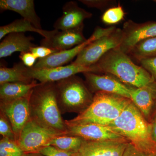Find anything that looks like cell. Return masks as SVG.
<instances>
[{"mask_svg":"<svg viewBox=\"0 0 156 156\" xmlns=\"http://www.w3.org/2000/svg\"><path fill=\"white\" fill-rule=\"evenodd\" d=\"M86 83L92 92H101L120 95L130 99L132 87H129L119 80L109 75H100L95 73H83Z\"/></svg>","mask_w":156,"mask_h":156,"instance_id":"cell-12","label":"cell"},{"mask_svg":"<svg viewBox=\"0 0 156 156\" xmlns=\"http://www.w3.org/2000/svg\"><path fill=\"white\" fill-rule=\"evenodd\" d=\"M139 62L141 66L150 74L156 82V57L142 59Z\"/></svg>","mask_w":156,"mask_h":156,"instance_id":"cell-29","label":"cell"},{"mask_svg":"<svg viewBox=\"0 0 156 156\" xmlns=\"http://www.w3.org/2000/svg\"><path fill=\"white\" fill-rule=\"evenodd\" d=\"M125 12L120 5L107 9L103 13L101 20L105 24L112 25L116 24L124 19Z\"/></svg>","mask_w":156,"mask_h":156,"instance_id":"cell-26","label":"cell"},{"mask_svg":"<svg viewBox=\"0 0 156 156\" xmlns=\"http://www.w3.org/2000/svg\"><path fill=\"white\" fill-rule=\"evenodd\" d=\"M26 156H44L39 153H31L27 154Z\"/></svg>","mask_w":156,"mask_h":156,"instance_id":"cell-35","label":"cell"},{"mask_svg":"<svg viewBox=\"0 0 156 156\" xmlns=\"http://www.w3.org/2000/svg\"><path fill=\"white\" fill-rule=\"evenodd\" d=\"M19 58L23 64L27 67H34L37 58L30 51L20 53Z\"/></svg>","mask_w":156,"mask_h":156,"instance_id":"cell-32","label":"cell"},{"mask_svg":"<svg viewBox=\"0 0 156 156\" xmlns=\"http://www.w3.org/2000/svg\"><path fill=\"white\" fill-rule=\"evenodd\" d=\"M59 135L62 134L30 119L23 128L17 142L26 153H38Z\"/></svg>","mask_w":156,"mask_h":156,"instance_id":"cell-7","label":"cell"},{"mask_svg":"<svg viewBox=\"0 0 156 156\" xmlns=\"http://www.w3.org/2000/svg\"><path fill=\"white\" fill-rule=\"evenodd\" d=\"M122 30L123 32L122 41L118 48L128 55L138 42L144 39L156 37V22L149 21L137 23L129 20L124 23Z\"/></svg>","mask_w":156,"mask_h":156,"instance_id":"cell-11","label":"cell"},{"mask_svg":"<svg viewBox=\"0 0 156 156\" xmlns=\"http://www.w3.org/2000/svg\"><path fill=\"white\" fill-rule=\"evenodd\" d=\"M129 142L126 138L98 141L85 140L77 156H123Z\"/></svg>","mask_w":156,"mask_h":156,"instance_id":"cell-13","label":"cell"},{"mask_svg":"<svg viewBox=\"0 0 156 156\" xmlns=\"http://www.w3.org/2000/svg\"><path fill=\"white\" fill-rule=\"evenodd\" d=\"M154 2H156V1H154Z\"/></svg>","mask_w":156,"mask_h":156,"instance_id":"cell-37","label":"cell"},{"mask_svg":"<svg viewBox=\"0 0 156 156\" xmlns=\"http://www.w3.org/2000/svg\"><path fill=\"white\" fill-rule=\"evenodd\" d=\"M130 99L146 119H150L153 107L156 101L155 81L141 88L132 87Z\"/></svg>","mask_w":156,"mask_h":156,"instance_id":"cell-17","label":"cell"},{"mask_svg":"<svg viewBox=\"0 0 156 156\" xmlns=\"http://www.w3.org/2000/svg\"><path fill=\"white\" fill-rule=\"evenodd\" d=\"M83 28L65 30H55L54 33L50 37L42 39L40 42L41 46L58 51L72 49L87 41L83 34Z\"/></svg>","mask_w":156,"mask_h":156,"instance_id":"cell-16","label":"cell"},{"mask_svg":"<svg viewBox=\"0 0 156 156\" xmlns=\"http://www.w3.org/2000/svg\"><path fill=\"white\" fill-rule=\"evenodd\" d=\"M0 9L1 11H11L18 13L36 28L43 29L41 18L35 9L34 0H1Z\"/></svg>","mask_w":156,"mask_h":156,"instance_id":"cell-18","label":"cell"},{"mask_svg":"<svg viewBox=\"0 0 156 156\" xmlns=\"http://www.w3.org/2000/svg\"></svg>","mask_w":156,"mask_h":156,"instance_id":"cell-38","label":"cell"},{"mask_svg":"<svg viewBox=\"0 0 156 156\" xmlns=\"http://www.w3.org/2000/svg\"><path fill=\"white\" fill-rule=\"evenodd\" d=\"M0 134L2 138L16 141V137L13 128L8 117L0 111Z\"/></svg>","mask_w":156,"mask_h":156,"instance_id":"cell-27","label":"cell"},{"mask_svg":"<svg viewBox=\"0 0 156 156\" xmlns=\"http://www.w3.org/2000/svg\"><path fill=\"white\" fill-rule=\"evenodd\" d=\"M31 119L59 134L67 130L57 102L55 83H39L31 92Z\"/></svg>","mask_w":156,"mask_h":156,"instance_id":"cell-2","label":"cell"},{"mask_svg":"<svg viewBox=\"0 0 156 156\" xmlns=\"http://www.w3.org/2000/svg\"><path fill=\"white\" fill-rule=\"evenodd\" d=\"M30 51L39 59L46 58L53 53L58 52L57 50L42 46H37L31 48Z\"/></svg>","mask_w":156,"mask_h":156,"instance_id":"cell-30","label":"cell"},{"mask_svg":"<svg viewBox=\"0 0 156 156\" xmlns=\"http://www.w3.org/2000/svg\"><path fill=\"white\" fill-rule=\"evenodd\" d=\"M16 141L2 138L0 140V156H26Z\"/></svg>","mask_w":156,"mask_h":156,"instance_id":"cell-25","label":"cell"},{"mask_svg":"<svg viewBox=\"0 0 156 156\" xmlns=\"http://www.w3.org/2000/svg\"><path fill=\"white\" fill-rule=\"evenodd\" d=\"M107 126L140 151L145 154L156 152V143L152 138L151 123L131 100L120 115Z\"/></svg>","mask_w":156,"mask_h":156,"instance_id":"cell-1","label":"cell"},{"mask_svg":"<svg viewBox=\"0 0 156 156\" xmlns=\"http://www.w3.org/2000/svg\"><path fill=\"white\" fill-rule=\"evenodd\" d=\"M123 38L122 29L116 28L110 34L88 45L71 63L87 67L92 66L110 50L119 47Z\"/></svg>","mask_w":156,"mask_h":156,"instance_id":"cell-6","label":"cell"},{"mask_svg":"<svg viewBox=\"0 0 156 156\" xmlns=\"http://www.w3.org/2000/svg\"><path fill=\"white\" fill-rule=\"evenodd\" d=\"M55 83L57 102L62 114L70 112L80 114L92 103L94 95L86 83L76 75Z\"/></svg>","mask_w":156,"mask_h":156,"instance_id":"cell-5","label":"cell"},{"mask_svg":"<svg viewBox=\"0 0 156 156\" xmlns=\"http://www.w3.org/2000/svg\"><path fill=\"white\" fill-rule=\"evenodd\" d=\"M144 156H156V152L154 153L145 154Z\"/></svg>","mask_w":156,"mask_h":156,"instance_id":"cell-36","label":"cell"},{"mask_svg":"<svg viewBox=\"0 0 156 156\" xmlns=\"http://www.w3.org/2000/svg\"><path fill=\"white\" fill-rule=\"evenodd\" d=\"M131 99L120 95L99 92L90 105L75 118L65 120L66 126L95 124L108 126L121 114Z\"/></svg>","mask_w":156,"mask_h":156,"instance_id":"cell-4","label":"cell"},{"mask_svg":"<svg viewBox=\"0 0 156 156\" xmlns=\"http://www.w3.org/2000/svg\"><path fill=\"white\" fill-rule=\"evenodd\" d=\"M96 73L93 66L90 67L77 65L71 63L69 65L52 68L36 69L27 67L25 73L28 77L41 83H55L79 73Z\"/></svg>","mask_w":156,"mask_h":156,"instance_id":"cell-9","label":"cell"},{"mask_svg":"<svg viewBox=\"0 0 156 156\" xmlns=\"http://www.w3.org/2000/svg\"><path fill=\"white\" fill-rule=\"evenodd\" d=\"M138 61L156 57V37L144 39L138 42L128 54Z\"/></svg>","mask_w":156,"mask_h":156,"instance_id":"cell-24","label":"cell"},{"mask_svg":"<svg viewBox=\"0 0 156 156\" xmlns=\"http://www.w3.org/2000/svg\"><path fill=\"white\" fill-rule=\"evenodd\" d=\"M115 28V27L107 28L97 27L91 37L83 44L69 50L58 51L46 58H40L33 67L36 69L52 68L64 66L77 57L81 51L92 42L110 34Z\"/></svg>","mask_w":156,"mask_h":156,"instance_id":"cell-8","label":"cell"},{"mask_svg":"<svg viewBox=\"0 0 156 156\" xmlns=\"http://www.w3.org/2000/svg\"><path fill=\"white\" fill-rule=\"evenodd\" d=\"M85 140L80 136L57 135L51 140L50 145L71 153H77Z\"/></svg>","mask_w":156,"mask_h":156,"instance_id":"cell-23","label":"cell"},{"mask_svg":"<svg viewBox=\"0 0 156 156\" xmlns=\"http://www.w3.org/2000/svg\"><path fill=\"white\" fill-rule=\"evenodd\" d=\"M62 15L54 23L53 28L58 30H70L84 28V21L91 18L92 14L78 6L77 3L70 1L62 8Z\"/></svg>","mask_w":156,"mask_h":156,"instance_id":"cell-15","label":"cell"},{"mask_svg":"<svg viewBox=\"0 0 156 156\" xmlns=\"http://www.w3.org/2000/svg\"><path fill=\"white\" fill-rule=\"evenodd\" d=\"M55 30L48 31L40 30L36 28L31 23L21 18L14 20L13 22L0 27V40L4 38L7 35L12 33H24L26 32L36 33L41 35L44 38L51 37L55 32Z\"/></svg>","mask_w":156,"mask_h":156,"instance_id":"cell-21","label":"cell"},{"mask_svg":"<svg viewBox=\"0 0 156 156\" xmlns=\"http://www.w3.org/2000/svg\"><path fill=\"white\" fill-rule=\"evenodd\" d=\"M151 124V127L152 138L154 141L156 143V111L152 118Z\"/></svg>","mask_w":156,"mask_h":156,"instance_id":"cell-34","label":"cell"},{"mask_svg":"<svg viewBox=\"0 0 156 156\" xmlns=\"http://www.w3.org/2000/svg\"><path fill=\"white\" fill-rule=\"evenodd\" d=\"M38 153L44 156H77V153L68 152L51 145L43 148Z\"/></svg>","mask_w":156,"mask_h":156,"instance_id":"cell-28","label":"cell"},{"mask_svg":"<svg viewBox=\"0 0 156 156\" xmlns=\"http://www.w3.org/2000/svg\"><path fill=\"white\" fill-rule=\"evenodd\" d=\"M34 80L32 83H8L0 85V101L14 100L30 94L39 84Z\"/></svg>","mask_w":156,"mask_h":156,"instance_id":"cell-20","label":"cell"},{"mask_svg":"<svg viewBox=\"0 0 156 156\" xmlns=\"http://www.w3.org/2000/svg\"><path fill=\"white\" fill-rule=\"evenodd\" d=\"M26 68L27 66L22 62L15 63L11 68L1 67L0 85L8 83H32L34 80L26 75Z\"/></svg>","mask_w":156,"mask_h":156,"instance_id":"cell-22","label":"cell"},{"mask_svg":"<svg viewBox=\"0 0 156 156\" xmlns=\"http://www.w3.org/2000/svg\"><path fill=\"white\" fill-rule=\"evenodd\" d=\"M145 153L140 151L131 142L128 143L123 156H144Z\"/></svg>","mask_w":156,"mask_h":156,"instance_id":"cell-33","label":"cell"},{"mask_svg":"<svg viewBox=\"0 0 156 156\" xmlns=\"http://www.w3.org/2000/svg\"><path fill=\"white\" fill-rule=\"evenodd\" d=\"M30 95L14 100L0 101V111L6 115L10 121L16 142L23 128L31 119Z\"/></svg>","mask_w":156,"mask_h":156,"instance_id":"cell-10","label":"cell"},{"mask_svg":"<svg viewBox=\"0 0 156 156\" xmlns=\"http://www.w3.org/2000/svg\"><path fill=\"white\" fill-rule=\"evenodd\" d=\"M64 134L80 136L88 141H103L125 138L108 126L95 124L67 126V130Z\"/></svg>","mask_w":156,"mask_h":156,"instance_id":"cell-14","label":"cell"},{"mask_svg":"<svg viewBox=\"0 0 156 156\" xmlns=\"http://www.w3.org/2000/svg\"><path fill=\"white\" fill-rule=\"evenodd\" d=\"M79 2L90 8H96L102 10L112 5V1H100V0H80Z\"/></svg>","mask_w":156,"mask_h":156,"instance_id":"cell-31","label":"cell"},{"mask_svg":"<svg viewBox=\"0 0 156 156\" xmlns=\"http://www.w3.org/2000/svg\"><path fill=\"white\" fill-rule=\"evenodd\" d=\"M97 73L114 76L123 83L141 88L155 81L146 70L137 65L118 48L108 51L93 65Z\"/></svg>","mask_w":156,"mask_h":156,"instance_id":"cell-3","label":"cell"},{"mask_svg":"<svg viewBox=\"0 0 156 156\" xmlns=\"http://www.w3.org/2000/svg\"><path fill=\"white\" fill-rule=\"evenodd\" d=\"M33 38L24 33H12L7 35L0 43V58H5L15 52L30 51L31 48L36 47L32 42Z\"/></svg>","mask_w":156,"mask_h":156,"instance_id":"cell-19","label":"cell"}]
</instances>
